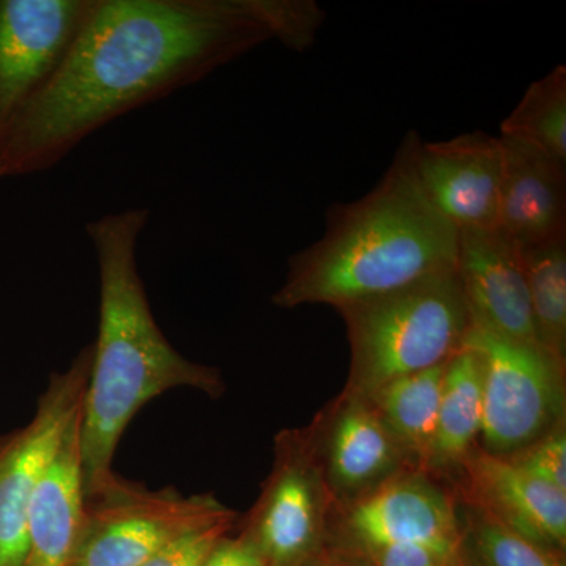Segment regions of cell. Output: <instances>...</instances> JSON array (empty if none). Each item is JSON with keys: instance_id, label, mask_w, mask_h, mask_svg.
<instances>
[{"instance_id": "6da1fadb", "label": "cell", "mask_w": 566, "mask_h": 566, "mask_svg": "<svg viewBox=\"0 0 566 566\" xmlns=\"http://www.w3.org/2000/svg\"><path fill=\"white\" fill-rule=\"evenodd\" d=\"M270 40L266 0H95L62 69L0 144V178L46 172L109 123Z\"/></svg>"}, {"instance_id": "7a4b0ae2", "label": "cell", "mask_w": 566, "mask_h": 566, "mask_svg": "<svg viewBox=\"0 0 566 566\" xmlns=\"http://www.w3.org/2000/svg\"><path fill=\"white\" fill-rule=\"evenodd\" d=\"M148 208H126L87 222L99 273V327L81 412V464L85 499L118 476L112 469L126 427L153 398L189 387L219 398L218 368L193 363L164 335L137 268V244Z\"/></svg>"}, {"instance_id": "3957f363", "label": "cell", "mask_w": 566, "mask_h": 566, "mask_svg": "<svg viewBox=\"0 0 566 566\" xmlns=\"http://www.w3.org/2000/svg\"><path fill=\"white\" fill-rule=\"evenodd\" d=\"M419 134H406L392 164L370 192L327 211L322 240L289 260L271 297L285 311H335L457 270L458 230L424 196L415 169Z\"/></svg>"}, {"instance_id": "277c9868", "label": "cell", "mask_w": 566, "mask_h": 566, "mask_svg": "<svg viewBox=\"0 0 566 566\" xmlns=\"http://www.w3.org/2000/svg\"><path fill=\"white\" fill-rule=\"evenodd\" d=\"M352 368L344 392L368 398L394 379L449 363L472 326L457 270L342 308Z\"/></svg>"}, {"instance_id": "5b68a950", "label": "cell", "mask_w": 566, "mask_h": 566, "mask_svg": "<svg viewBox=\"0 0 566 566\" xmlns=\"http://www.w3.org/2000/svg\"><path fill=\"white\" fill-rule=\"evenodd\" d=\"M464 345L482 360V450L510 458L565 423V360L474 322Z\"/></svg>"}, {"instance_id": "8992f818", "label": "cell", "mask_w": 566, "mask_h": 566, "mask_svg": "<svg viewBox=\"0 0 566 566\" xmlns=\"http://www.w3.org/2000/svg\"><path fill=\"white\" fill-rule=\"evenodd\" d=\"M237 512L212 494L151 491L118 476L85 499V523L73 566H142L178 536L234 521Z\"/></svg>"}, {"instance_id": "52a82bcc", "label": "cell", "mask_w": 566, "mask_h": 566, "mask_svg": "<svg viewBox=\"0 0 566 566\" xmlns=\"http://www.w3.org/2000/svg\"><path fill=\"white\" fill-rule=\"evenodd\" d=\"M335 505L307 428L275 436L274 464L244 532L268 566H307L323 554Z\"/></svg>"}, {"instance_id": "ba28073f", "label": "cell", "mask_w": 566, "mask_h": 566, "mask_svg": "<svg viewBox=\"0 0 566 566\" xmlns=\"http://www.w3.org/2000/svg\"><path fill=\"white\" fill-rule=\"evenodd\" d=\"M92 357L93 345L84 346L66 370L52 374L31 422L0 439V566L28 562L29 506L81 416Z\"/></svg>"}, {"instance_id": "9c48e42d", "label": "cell", "mask_w": 566, "mask_h": 566, "mask_svg": "<svg viewBox=\"0 0 566 566\" xmlns=\"http://www.w3.org/2000/svg\"><path fill=\"white\" fill-rule=\"evenodd\" d=\"M338 528L356 549L422 546L447 566H464L455 495L433 475L408 469L337 513Z\"/></svg>"}, {"instance_id": "30bf717a", "label": "cell", "mask_w": 566, "mask_h": 566, "mask_svg": "<svg viewBox=\"0 0 566 566\" xmlns=\"http://www.w3.org/2000/svg\"><path fill=\"white\" fill-rule=\"evenodd\" d=\"M95 0H0V144L69 57Z\"/></svg>"}, {"instance_id": "8fae6325", "label": "cell", "mask_w": 566, "mask_h": 566, "mask_svg": "<svg viewBox=\"0 0 566 566\" xmlns=\"http://www.w3.org/2000/svg\"><path fill=\"white\" fill-rule=\"evenodd\" d=\"M307 430L337 513L417 469L367 398L342 392Z\"/></svg>"}, {"instance_id": "7c38bea8", "label": "cell", "mask_w": 566, "mask_h": 566, "mask_svg": "<svg viewBox=\"0 0 566 566\" xmlns=\"http://www.w3.org/2000/svg\"><path fill=\"white\" fill-rule=\"evenodd\" d=\"M415 169L427 199L458 232L499 227L504 180L501 137L483 132L444 142L419 137Z\"/></svg>"}, {"instance_id": "4fadbf2b", "label": "cell", "mask_w": 566, "mask_h": 566, "mask_svg": "<svg viewBox=\"0 0 566 566\" xmlns=\"http://www.w3.org/2000/svg\"><path fill=\"white\" fill-rule=\"evenodd\" d=\"M457 274L472 322L538 344L521 249L499 227L458 232Z\"/></svg>"}, {"instance_id": "5bb4252c", "label": "cell", "mask_w": 566, "mask_h": 566, "mask_svg": "<svg viewBox=\"0 0 566 566\" xmlns=\"http://www.w3.org/2000/svg\"><path fill=\"white\" fill-rule=\"evenodd\" d=\"M461 502L485 510L551 553L566 547V493L528 475L509 458L475 449L457 476Z\"/></svg>"}, {"instance_id": "9a60e30c", "label": "cell", "mask_w": 566, "mask_h": 566, "mask_svg": "<svg viewBox=\"0 0 566 566\" xmlns=\"http://www.w3.org/2000/svg\"><path fill=\"white\" fill-rule=\"evenodd\" d=\"M499 229L517 248L566 234V166L534 147L504 139Z\"/></svg>"}, {"instance_id": "2e32d148", "label": "cell", "mask_w": 566, "mask_h": 566, "mask_svg": "<svg viewBox=\"0 0 566 566\" xmlns=\"http://www.w3.org/2000/svg\"><path fill=\"white\" fill-rule=\"evenodd\" d=\"M84 523L80 416L29 506L25 566H73Z\"/></svg>"}, {"instance_id": "e0dca14e", "label": "cell", "mask_w": 566, "mask_h": 566, "mask_svg": "<svg viewBox=\"0 0 566 566\" xmlns=\"http://www.w3.org/2000/svg\"><path fill=\"white\" fill-rule=\"evenodd\" d=\"M483 374L482 360L464 345L447 363L444 385L433 444L422 471L439 476H458L475 450L482 433Z\"/></svg>"}, {"instance_id": "ac0fdd59", "label": "cell", "mask_w": 566, "mask_h": 566, "mask_svg": "<svg viewBox=\"0 0 566 566\" xmlns=\"http://www.w3.org/2000/svg\"><path fill=\"white\" fill-rule=\"evenodd\" d=\"M446 367L394 379L367 398L420 471L433 444Z\"/></svg>"}, {"instance_id": "d6986e66", "label": "cell", "mask_w": 566, "mask_h": 566, "mask_svg": "<svg viewBox=\"0 0 566 566\" xmlns=\"http://www.w3.org/2000/svg\"><path fill=\"white\" fill-rule=\"evenodd\" d=\"M520 249L536 340L566 363V234Z\"/></svg>"}, {"instance_id": "ffe728a7", "label": "cell", "mask_w": 566, "mask_h": 566, "mask_svg": "<svg viewBox=\"0 0 566 566\" xmlns=\"http://www.w3.org/2000/svg\"><path fill=\"white\" fill-rule=\"evenodd\" d=\"M534 147L566 166V66L557 65L532 82L512 114L501 126V136Z\"/></svg>"}, {"instance_id": "44dd1931", "label": "cell", "mask_w": 566, "mask_h": 566, "mask_svg": "<svg viewBox=\"0 0 566 566\" xmlns=\"http://www.w3.org/2000/svg\"><path fill=\"white\" fill-rule=\"evenodd\" d=\"M461 557L476 566H565L560 554L535 545L495 520L485 510L461 502Z\"/></svg>"}, {"instance_id": "7402d4cb", "label": "cell", "mask_w": 566, "mask_h": 566, "mask_svg": "<svg viewBox=\"0 0 566 566\" xmlns=\"http://www.w3.org/2000/svg\"><path fill=\"white\" fill-rule=\"evenodd\" d=\"M274 40L290 50L304 52L315 43L326 13L314 0H266Z\"/></svg>"}, {"instance_id": "603a6c76", "label": "cell", "mask_w": 566, "mask_h": 566, "mask_svg": "<svg viewBox=\"0 0 566 566\" xmlns=\"http://www.w3.org/2000/svg\"><path fill=\"white\" fill-rule=\"evenodd\" d=\"M517 468L547 485L566 493V427L565 423L545 438L510 457Z\"/></svg>"}, {"instance_id": "cb8c5ba5", "label": "cell", "mask_w": 566, "mask_h": 566, "mask_svg": "<svg viewBox=\"0 0 566 566\" xmlns=\"http://www.w3.org/2000/svg\"><path fill=\"white\" fill-rule=\"evenodd\" d=\"M232 526L233 521H222L188 532L167 543L142 566H202L212 547Z\"/></svg>"}, {"instance_id": "d4e9b609", "label": "cell", "mask_w": 566, "mask_h": 566, "mask_svg": "<svg viewBox=\"0 0 566 566\" xmlns=\"http://www.w3.org/2000/svg\"><path fill=\"white\" fill-rule=\"evenodd\" d=\"M202 566H268V562L251 535L243 531L237 538L222 536Z\"/></svg>"}, {"instance_id": "484cf974", "label": "cell", "mask_w": 566, "mask_h": 566, "mask_svg": "<svg viewBox=\"0 0 566 566\" xmlns=\"http://www.w3.org/2000/svg\"><path fill=\"white\" fill-rule=\"evenodd\" d=\"M364 554L371 566H447L441 557L422 546H382Z\"/></svg>"}, {"instance_id": "4316f807", "label": "cell", "mask_w": 566, "mask_h": 566, "mask_svg": "<svg viewBox=\"0 0 566 566\" xmlns=\"http://www.w3.org/2000/svg\"><path fill=\"white\" fill-rule=\"evenodd\" d=\"M307 566H353V564H349L348 560H344L342 557H334V556H318L315 558L312 564H308Z\"/></svg>"}]
</instances>
